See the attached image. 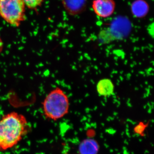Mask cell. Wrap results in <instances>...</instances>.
Returning <instances> with one entry per match:
<instances>
[{
    "mask_svg": "<svg viewBox=\"0 0 154 154\" xmlns=\"http://www.w3.org/2000/svg\"><path fill=\"white\" fill-rule=\"evenodd\" d=\"M30 130L24 115L16 112L7 113L0 120V151L14 147Z\"/></svg>",
    "mask_w": 154,
    "mask_h": 154,
    "instance_id": "obj_1",
    "label": "cell"
},
{
    "mask_svg": "<svg viewBox=\"0 0 154 154\" xmlns=\"http://www.w3.org/2000/svg\"><path fill=\"white\" fill-rule=\"evenodd\" d=\"M42 105L45 117L54 121L67 114L70 106L67 95L59 88L51 91L45 97Z\"/></svg>",
    "mask_w": 154,
    "mask_h": 154,
    "instance_id": "obj_2",
    "label": "cell"
},
{
    "mask_svg": "<svg viewBox=\"0 0 154 154\" xmlns=\"http://www.w3.org/2000/svg\"><path fill=\"white\" fill-rule=\"evenodd\" d=\"M24 0H0V17L9 25L18 27L26 19Z\"/></svg>",
    "mask_w": 154,
    "mask_h": 154,
    "instance_id": "obj_3",
    "label": "cell"
},
{
    "mask_svg": "<svg viewBox=\"0 0 154 154\" xmlns=\"http://www.w3.org/2000/svg\"><path fill=\"white\" fill-rule=\"evenodd\" d=\"M92 7L97 16L105 19L114 13L116 3L114 0H93Z\"/></svg>",
    "mask_w": 154,
    "mask_h": 154,
    "instance_id": "obj_4",
    "label": "cell"
},
{
    "mask_svg": "<svg viewBox=\"0 0 154 154\" xmlns=\"http://www.w3.org/2000/svg\"><path fill=\"white\" fill-rule=\"evenodd\" d=\"M64 8L69 15L77 16L86 10L87 0H62Z\"/></svg>",
    "mask_w": 154,
    "mask_h": 154,
    "instance_id": "obj_5",
    "label": "cell"
},
{
    "mask_svg": "<svg viewBox=\"0 0 154 154\" xmlns=\"http://www.w3.org/2000/svg\"><path fill=\"white\" fill-rule=\"evenodd\" d=\"M130 9L134 17L137 19H142L148 14L149 6L145 0H135L131 3Z\"/></svg>",
    "mask_w": 154,
    "mask_h": 154,
    "instance_id": "obj_6",
    "label": "cell"
},
{
    "mask_svg": "<svg viewBox=\"0 0 154 154\" xmlns=\"http://www.w3.org/2000/svg\"><path fill=\"white\" fill-rule=\"evenodd\" d=\"M114 85L109 79H103L99 80L96 85V91L100 96L109 97L114 92Z\"/></svg>",
    "mask_w": 154,
    "mask_h": 154,
    "instance_id": "obj_7",
    "label": "cell"
},
{
    "mask_svg": "<svg viewBox=\"0 0 154 154\" xmlns=\"http://www.w3.org/2000/svg\"><path fill=\"white\" fill-rule=\"evenodd\" d=\"M99 145L98 142L94 139L88 138L83 140L79 147L80 154H98Z\"/></svg>",
    "mask_w": 154,
    "mask_h": 154,
    "instance_id": "obj_8",
    "label": "cell"
},
{
    "mask_svg": "<svg viewBox=\"0 0 154 154\" xmlns=\"http://www.w3.org/2000/svg\"><path fill=\"white\" fill-rule=\"evenodd\" d=\"M45 0H24L26 8L30 10H36L40 8Z\"/></svg>",
    "mask_w": 154,
    "mask_h": 154,
    "instance_id": "obj_9",
    "label": "cell"
},
{
    "mask_svg": "<svg viewBox=\"0 0 154 154\" xmlns=\"http://www.w3.org/2000/svg\"><path fill=\"white\" fill-rule=\"evenodd\" d=\"M3 48H4V44H3L2 40L0 36V53L2 51Z\"/></svg>",
    "mask_w": 154,
    "mask_h": 154,
    "instance_id": "obj_10",
    "label": "cell"
}]
</instances>
